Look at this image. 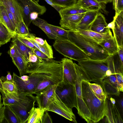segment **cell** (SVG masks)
<instances>
[{"instance_id":"cell-44","label":"cell","mask_w":123,"mask_h":123,"mask_svg":"<svg viewBox=\"0 0 123 123\" xmlns=\"http://www.w3.org/2000/svg\"><path fill=\"white\" fill-rule=\"evenodd\" d=\"M29 56L28 62L34 63L38 61V57L32 51H29Z\"/></svg>"},{"instance_id":"cell-24","label":"cell","mask_w":123,"mask_h":123,"mask_svg":"<svg viewBox=\"0 0 123 123\" xmlns=\"http://www.w3.org/2000/svg\"><path fill=\"white\" fill-rule=\"evenodd\" d=\"M16 47L15 55L12 59L13 62L17 67L19 71L20 77H21L26 74V69L27 62L20 53L16 46Z\"/></svg>"},{"instance_id":"cell-6","label":"cell","mask_w":123,"mask_h":123,"mask_svg":"<svg viewBox=\"0 0 123 123\" xmlns=\"http://www.w3.org/2000/svg\"><path fill=\"white\" fill-rule=\"evenodd\" d=\"M53 46L59 53L69 59L78 62L89 59L83 51L69 40H55Z\"/></svg>"},{"instance_id":"cell-47","label":"cell","mask_w":123,"mask_h":123,"mask_svg":"<svg viewBox=\"0 0 123 123\" xmlns=\"http://www.w3.org/2000/svg\"><path fill=\"white\" fill-rule=\"evenodd\" d=\"M8 74L6 77L2 76L1 79L3 82L5 81H8L13 82L12 78L10 72H7Z\"/></svg>"},{"instance_id":"cell-31","label":"cell","mask_w":123,"mask_h":123,"mask_svg":"<svg viewBox=\"0 0 123 123\" xmlns=\"http://www.w3.org/2000/svg\"><path fill=\"white\" fill-rule=\"evenodd\" d=\"M75 6L84 8H89L92 6L98 8L103 12L106 13V11L104 5L95 0H79L74 5Z\"/></svg>"},{"instance_id":"cell-27","label":"cell","mask_w":123,"mask_h":123,"mask_svg":"<svg viewBox=\"0 0 123 123\" xmlns=\"http://www.w3.org/2000/svg\"><path fill=\"white\" fill-rule=\"evenodd\" d=\"M110 55H114L117 53L118 45L115 38H112L101 41L98 43Z\"/></svg>"},{"instance_id":"cell-10","label":"cell","mask_w":123,"mask_h":123,"mask_svg":"<svg viewBox=\"0 0 123 123\" xmlns=\"http://www.w3.org/2000/svg\"><path fill=\"white\" fill-rule=\"evenodd\" d=\"M36 101V96L33 94H27L25 98L20 103L9 105L18 116L20 123H26L30 111L35 106Z\"/></svg>"},{"instance_id":"cell-3","label":"cell","mask_w":123,"mask_h":123,"mask_svg":"<svg viewBox=\"0 0 123 123\" xmlns=\"http://www.w3.org/2000/svg\"><path fill=\"white\" fill-rule=\"evenodd\" d=\"M83 99L91 115L93 123H97L103 119L107 111V101L99 99L90 86L89 81L83 79L81 82Z\"/></svg>"},{"instance_id":"cell-61","label":"cell","mask_w":123,"mask_h":123,"mask_svg":"<svg viewBox=\"0 0 123 123\" xmlns=\"http://www.w3.org/2000/svg\"><path fill=\"white\" fill-rule=\"evenodd\" d=\"M110 2H111L112 1V0H110Z\"/></svg>"},{"instance_id":"cell-63","label":"cell","mask_w":123,"mask_h":123,"mask_svg":"<svg viewBox=\"0 0 123 123\" xmlns=\"http://www.w3.org/2000/svg\"></svg>"},{"instance_id":"cell-39","label":"cell","mask_w":123,"mask_h":123,"mask_svg":"<svg viewBox=\"0 0 123 123\" xmlns=\"http://www.w3.org/2000/svg\"><path fill=\"white\" fill-rule=\"evenodd\" d=\"M28 28L26 25L23 20H22L17 27L15 34L20 35L27 34L30 33Z\"/></svg>"},{"instance_id":"cell-36","label":"cell","mask_w":123,"mask_h":123,"mask_svg":"<svg viewBox=\"0 0 123 123\" xmlns=\"http://www.w3.org/2000/svg\"><path fill=\"white\" fill-rule=\"evenodd\" d=\"M102 88L107 95H113L118 96L120 92L107 80L104 79L102 82Z\"/></svg>"},{"instance_id":"cell-20","label":"cell","mask_w":123,"mask_h":123,"mask_svg":"<svg viewBox=\"0 0 123 123\" xmlns=\"http://www.w3.org/2000/svg\"><path fill=\"white\" fill-rule=\"evenodd\" d=\"M107 25L104 16L99 12L91 25V31L99 33H106L110 30L107 27Z\"/></svg>"},{"instance_id":"cell-33","label":"cell","mask_w":123,"mask_h":123,"mask_svg":"<svg viewBox=\"0 0 123 123\" xmlns=\"http://www.w3.org/2000/svg\"><path fill=\"white\" fill-rule=\"evenodd\" d=\"M25 38L31 42L38 50L45 54L50 59L53 58V52L52 47L48 43L47 41L44 45H42L38 44L31 39Z\"/></svg>"},{"instance_id":"cell-1","label":"cell","mask_w":123,"mask_h":123,"mask_svg":"<svg viewBox=\"0 0 123 123\" xmlns=\"http://www.w3.org/2000/svg\"><path fill=\"white\" fill-rule=\"evenodd\" d=\"M38 58V61L35 62H28L25 71L26 74L37 73L44 78L39 84L34 92L36 95L47 86L57 85L63 80V67L61 61Z\"/></svg>"},{"instance_id":"cell-43","label":"cell","mask_w":123,"mask_h":123,"mask_svg":"<svg viewBox=\"0 0 123 123\" xmlns=\"http://www.w3.org/2000/svg\"><path fill=\"white\" fill-rule=\"evenodd\" d=\"M32 51L37 56L38 58H40L42 59L47 60L50 59L45 54L38 49H31Z\"/></svg>"},{"instance_id":"cell-62","label":"cell","mask_w":123,"mask_h":123,"mask_svg":"<svg viewBox=\"0 0 123 123\" xmlns=\"http://www.w3.org/2000/svg\"><path fill=\"white\" fill-rule=\"evenodd\" d=\"M2 53H0V56L1 55Z\"/></svg>"},{"instance_id":"cell-60","label":"cell","mask_w":123,"mask_h":123,"mask_svg":"<svg viewBox=\"0 0 123 123\" xmlns=\"http://www.w3.org/2000/svg\"><path fill=\"white\" fill-rule=\"evenodd\" d=\"M2 44H1V43H0V47L2 45Z\"/></svg>"},{"instance_id":"cell-13","label":"cell","mask_w":123,"mask_h":123,"mask_svg":"<svg viewBox=\"0 0 123 123\" xmlns=\"http://www.w3.org/2000/svg\"><path fill=\"white\" fill-rule=\"evenodd\" d=\"M106 60L112 74H123V46H118L117 53L111 55Z\"/></svg>"},{"instance_id":"cell-38","label":"cell","mask_w":123,"mask_h":123,"mask_svg":"<svg viewBox=\"0 0 123 123\" xmlns=\"http://www.w3.org/2000/svg\"><path fill=\"white\" fill-rule=\"evenodd\" d=\"M4 88L5 90L12 94H17L18 91L16 85L12 82L5 81L3 82Z\"/></svg>"},{"instance_id":"cell-29","label":"cell","mask_w":123,"mask_h":123,"mask_svg":"<svg viewBox=\"0 0 123 123\" xmlns=\"http://www.w3.org/2000/svg\"><path fill=\"white\" fill-rule=\"evenodd\" d=\"M12 38V42L15 44L20 53L28 63L29 56V51H32L31 49L20 41L15 34Z\"/></svg>"},{"instance_id":"cell-16","label":"cell","mask_w":123,"mask_h":123,"mask_svg":"<svg viewBox=\"0 0 123 123\" xmlns=\"http://www.w3.org/2000/svg\"><path fill=\"white\" fill-rule=\"evenodd\" d=\"M1 3L8 8L14 17L16 29L21 21L23 20L22 9L16 0H0Z\"/></svg>"},{"instance_id":"cell-35","label":"cell","mask_w":123,"mask_h":123,"mask_svg":"<svg viewBox=\"0 0 123 123\" xmlns=\"http://www.w3.org/2000/svg\"><path fill=\"white\" fill-rule=\"evenodd\" d=\"M49 25L57 37V40H69L68 30L49 24Z\"/></svg>"},{"instance_id":"cell-58","label":"cell","mask_w":123,"mask_h":123,"mask_svg":"<svg viewBox=\"0 0 123 123\" xmlns=\"http://www.w3.org/2000/svg\"><path fill=\"white\" fill-rule=\"evenodd\" d=\"M111 102L113 104H115L116 103V100L115 98L112 97L110 98L108 97Z\"/></svg>"},{"instance_id":"cell-23","label":"cell","mask_w":123,"mask_h":123,"mask_svg":"<svg viewBox=\"0 0 123 123\" xmlns=\"http://www.w3.org/2000/svg\"><path fill=\"white\" fill-rule=\"evenodd\" d=\"M32 24L38 27L46 34L49 39L55 40L57 39V37L52 31L49 24L44 20L38 17L32 21Z\"/></svg>"},{"instance_id":"cell-25","label":"cell","mask_w":123,"mask_h":123,"mask_svg":"<svg viewBox=\"0 0 123 123\" xmlns=\"http://www.w3.org/2000/svg\"><path fill=\"white\" fill-rule=\"evenodd\" d=\"M98 8L92 7L84 8L74 5L68 7L62 8L59 13L60 17H61L64 15L85 13L88 11L97 10Z\"/></svg>"},{"instance_id":"cell-37","label":"cell","mask_w":123,"mask_h":123,"mask_svg":"<svg viewBox=\"0 0 123 123\" xmlns=\"http://www.w3.org/2000/svg\"><path fill=\"white\" fill-rule=\"evenodd\" d=\"M55 5L62 8H67L74 5L76 0H50Z\"/></svg>"},{"instance_id":"cell-8","label":"cell","mask_w":123,"mask_h":123,"mask_svg":"<svg viewBox=\"0 0 123 123\" xmlns=\"http://www.w3.org/2000/svg\"><path fill=\"white\" fill-rule=\"evenodd\" d=\"M29 79L24 81L13 72L12 79L19 92L25 94H33L39 84L44 78L37 73L29 74Z\"/></svg>"},{"instance_id":"cell-53","label":"cell","mask_w":123,"mask_h":123,"mask_svg":"<svg viewBox=\"0 0 123 123\" xmlns=\"http://www.w3.org/2000/svg\"><path fill=\"white\" fill-rule=\"evenodd\" d=\"M38 14L36 12H33L31 13L30 15V18L32 21L36 19L38 17Z\"/></svg>"},{"instance_id":"cell-19","label":"cell","mask_w":123,"mask_h":123,"mask_svg":"<svg viewBox=\"0 0 123 123\" xmlns=\"http://www.w3.org/2000/svg\"><path fill=\"white\" fill-rule=\"evenodd\" d=\"M100 10L98 8L96 10L85 12L77 26L76 31L82 30L91 31V25Z\"/></svg>"},{"instance_id":"cell-17","label":"cell","mask_w":123,"mask_h":123,"mask_svg":"<svg viewBox=\"0 0 123 123\" xmlns=\"http://www.w3.org/2000/svg\"><path fill=\"white\" fill-rule=\"evenodd\" d=\"M85 13L64 15L61 17L59 24L65 29L76 31L77 27Z\"/></svg>"},{"instance_id":"cell-42","label":"cell","mask_w":123,"mask_h":123,"mask_svg":"<svg viewBox=\"0 0 123 123\" xmlns=\"http://www.w3.org/2000/svg\"><path fill=\"white\" fill-rule=\"evenodd\" d=\"M15 34L20 41L28 47L31 49H38L31 42L27 39L18 34Z\"/></svg>"},{"instance_id":"cell-52","label":"cell","mask_w":123,"mask_h":123,"mask_svg":"<svg viewBox=\"0 0 123 123\" xmlns=\"http://www.w3.org/2000/svg\"><path fill=\"white\" fill-rule=\"evenodd\" d=\"M118 14L120 12L123 10V0H118Z\"/></svg>"},{"instance_id":"cell-28","label":"cell","mask_w":123,"mask_h":123,"mask_svg":"<svg viewBox=\"0 0 123 123\" xmlns=\"http://www.w3.org/2000/svg\"><path fill=\"white\" fill-rule=\"evenodd\" d=\"M0 21L12 34H15L16 29L10 19L5 8L0 3Z\"/></svg>"},{"instance_id":"cell-34","label":"cell","mask_w":123,"mask_h":123,"mask_svg":"<svg viewBox=\"0 0 123 123\" xmlns=\"http://www.w3.org/2000/svg\"><path fill=\"white\" fill-rule=\"evenodd\" d=\"M89 84L92 91L99 99L104 101L106 100L107 95L100 85L96 83H91L89 81Z\"/></svg>"},{"instance_id":"cell-14","label":"cell","mask_w":123,"mask_h":123,"mask_svg":"<svg viewBox=\"0 0 123 123\" xmlns=\"http://www.w3.org/2000/svg\"><path fill=\"white\" fill-rule=\"evenodd\" d=\"M63 67V80L65 82L74 85L76 74L74 63L66 58L61 59Z\"/></svg>"},{"instance_id":"cell-56","label":"cell","mask_w":123,"mask_h":123,"mask_svg":"<svg viewBox=\"0 0 123 123\" xmlns=\"http://www.w3.org/2000/svg\"><path fill=\"white\" fill-rule=\"evenodd\" d=\"M100 3L106 4L108 2H110V0H95Z\"/></svg>"},{"instance_id":"cell-9","label":"cell","mask_w":123,"mask_h":123,"mask_svg":"<svg viewBox=\"0 0 123 123\" xmlns=\"http://www.w3.org/2000/svg\"><path fill=\"white\" fill-rule=\"evenodd\" d=\"M21 8L23 13V20L27 27L30 26L32 21L30 15L32 12H36L42 15L46 12L45 6L38 3L39 0H16Z\"/></svg>"},{"instance_id":"cell-41","label":"cell","mask_w":123,"mask_h":123,"mask_svg":"<svg viewBox=\"0 0 123 123\" xmlns=\"http://www.w3.org/2000/svg\"><path fill=\"white\" fill-rule=\"evenodd\" d=\"M116 99L115 104L119 109L121 114L123 116V94H120L118 96H116Z\"/></svg>"},{"instance_id":"cell-55","label":"cell","mask_w":123,"mask_h":123,"mask_svg":"<svg viewBox=\"0 0 123 123\" xmlns=\"http://www.w3.org/2000/svg\"><path fill=\"white\" fill-rule=\"evenodd\" d=\"M0 92L1 93L2 95H4L5 93V90L3 84V82L1 78H0Z\"/></svg>"},{"instance_id":"cell-48","label":"cell","mask_w":123,"mask_h":123,"mask_svg":"<svg viewBox=\"0 0 123 123\" xmlns=\"http://www.w3.org/2000/svg\"><path fill=\"white\" fill-rule=\"evenodd\" d=\"M5 8L6 9L10 19L12 22L14 26L15 27L16 29L15 19L12 14L8 8Z\"/></svg>"},{"instance_id":"cell-40","label":"cell","mask_w":123,"mask_h":123,"mask_svg":"<svg viewBox=\"0 0 123 123\" xmlns=\"http://www.w3.org/2000/svg\"><path fill=\"white\" fill-rule=\"evenodd\" d=\"M13 35L7 34L0 30V43L3 45L9 42Z\"/></svg>"},{"instance_id":"cell-12","label":"cell","mask_w":123,"mask_h":123,"mask_svg":"<svg viewBox=\"0 0 123 123\" xmlns=\"http://www.w3.org/2000/svg\"><path fill=\"white\" fill-rule=\"evenodd\" d=\"M56 85L48 86L37 95L36 97L38 107L47 111L49 106L54 99Z\"/></svg>"},{"instance_id":"cell-11","label":"cell","mask_w":123,"mask_h":123,"mask_svg":"<svg viewBox=\"0 0 123 123\" xmlns=\"http://www.w3.org/2000/svg\"><path fill=\"white\" fill-rule=\"evenodd\" d=\"M47 111L54 112L70 121L77 123L72 110L67 106L56 94L54 99L49 106Z\"/></svg>"},{"instance_id":"cell-51","label":"cell","mask_w":123,"mask_h":123,"mask_svg":"<svg viewBox=\"0 0 123 123\" xmlns=\"http://www.w3.org/2000/svg\"><path fill=\"white\" fill-rule=\"evenodd\" d=\"M118 0H112L113 9L115 11V15L118 14Z\"/></svg>"},{"instance_id":"cell-21","label":"cell","mask_w":123,"mask_h":123,"mask_svg":"<svg viewBox=\"0 0 123 123\" xmlns=\"http://www.w3.org/2000/svg\"><path fill=\"white\" fill-rule=\"evenodd\" d=\"M27 95L19 91L18 93L12 94L5 90V94L2 95L3 103L8 105L18 104L21 102Z\"/></svg>"},{"instance_id":"cell-32","label":"cell","mask_w":123,"mask_h":123,"mask_svg":"<svg viewBox=\"0 0 123 123\" xmlns=\"http://www.w3.org/2000/svg\"><path fill=\"white\" fill-rule=\"evenodd\" d=\"M3 111L4 118L8 123H20V120L10 107L7 105H4Z\"/></svg>"},{"instance_id":"cell-18","label":"cell","mask_w":123,"mask_h":123,"mask_svg":"<svg viewBox=\"0 0 123 123\" xmlns=\"http://www.w3.org/2000/svg\"><path fill=\"white\" fill-rule=\"evenodd\" d=\"M115 27L113 31L118 46H123V10L115 15Z\"/></svg>"},{"instance_id":"cell-30","label":"cell","mask_w":123,"mask_h":123,"mask_svg":"<svg viewBox=\"0 0 123 123\" xmlns=\"http://www.w3.org/2000/svg\"><path fill=\"white\" fill-rule=\"evenodd\" d=\"M105 79L120 92L123 91V74H111L106 77Z\"/></svg>"},{"instance_id":"cell-59","label":"cell","mask_w":123,"mask_h":123,"mask_svg":"<svg viewBox=\"0 0 123 123\" xmlns=\"http://www.w3.org/2000/svg\"><path fill=\"white\" fill-rule=\"evenodd\" d=\"M3 104V103L1 102V96L0 93V105Z\"/></svg>"},{"instance_id":"cell-50","label":"cell","mask_w":123,"mask_h":123,"mask_svg":"<svg viewBox=\"0 0 123 123\" xmlns=\"http://www.w3.org/2000/svg\"><path fill=\"white\" fill-rule=\"evenodd\" d=\"M4 104H3L0 105V123H1L2 122L4 119L3 115L4 108Z\"/></svg>"},{"instance_id":"cell-5","label":"cell","mask_w":123,"mask_h":123,"mask_svg":"<svg viewBox=\"0 0 123 123\" xmlns=\"http://www.w3.org/2000/svg\"><path fill=\"white\" fill-rule=\"evenodd\" d=\"M74 64L76 74L74 86L78 113L87 123H93L91 113L83 99L81 92V82L83 79H86L87 81L86 75L81 67L75 63Z\"/></svg>"},{"instance_id":"cell-45","label":"cell","mask_w":123,"mask_h":123,"mask_svg":"<svg viewBox=\"0 0 123 123\" xmlns=\"http://www.w3.org/2000/svg\"><path fill=\"white\" fill-rule=\"evenodd\" d=\"M43 117L42 123H52V120L47 111H46Z\"/></svg>"},{"instance_id":"cell-22","label":"cell","mask_w":123,"mask_h":123,"mask_svg":"<svg viewBox=\"0 0 123 123\" xmlns=\"http://www.w3.org/2000/svg\"><path fill=\"white\" fill-rule=\"evenodd\" d=\"M80 33L91 38L98 43L101 41L113 37L110 30L105 33H99L91 31L82 30L78 31Z\"/></svg>"},{"instance_id":"cell-15","label":"cell","mask_w":123,"mask_h":123,"mask_svg":"<svg viewBox=\"0 0 123 123\" xmlns=\"http://www.w3.org/2000/svg\"><path fill=\"white\" fill-rule=\"evenodd\" d=\"M106 100L107 111L105 116L106 122L109 123H123V116L117 106L111 102L107 95Z\"/></svg>"},{"instance_id":"cell-46","label":"cell","mask_w":123,"mask_h":123,"mask_svg":"<svg viewBox=\"0 0 123 123\" xmlns=\"http://www.w3.org/2000/svg\"><path fill=\"white\" fill-rule=\"evenodd\" d=\"M16 47L14 44L12 43L10 46L9 50L8 52L10 56L12 58L14 57L16 52Z\"/></svg>"},{"instance_id":"cell-26","label":"cell","mask_w":123,"mask_h":123,"mask_svg":"<svg viewBox=\"0 0 123 123\" xmlns=\"http://www.w3.org/2000/svg\"><path fill=\"white\" fill-rule=\"evenodd\" d=\"M46 111L39 107L34 106L31 109L27 120V123H42L43 115Z\"/></svg>"},{"instance_id":"cell-2","label":"cell","mask_w":123,"mask_h":123,"mask_svg":"<svg viewBox=\"0 0 123 123\" xmlns=\"http://www.w3.org/2000/svg\"><path fill=\"white\" fill-rule=\"evenodd\" d=\"M68 30L69 40L83 51L91 60H106L111 55L98 43L77 31Z\"/></svg>"},{"instance_id":"cell-57","label":"cell","mask_w":123,"mask_h":123,"mask_svg":"<svg viewBox=\"0 0 123 123\" xmlns=\"http://www.w3.org/2000/svg\"><path fill=\"white\" fill-rule=\"evenodd\" d=\"M20 77L23 80L25 81L29 79V76L24 75Z\"/></svg>"},{"instance_id":"cell-4","label":"cell","mask_w":123,"mask_h":123,"mask_svg":"<svg viewBox=\"0 0 123 123\" xmlns=\"http://www.w3.org/2000/svg\"><path fill=\"white\" fill-rule=\"evenodd\" d=\"M78 62L86 74L87 81L94 82L102 88L103 80L106 77L112 74L106 60L97 61L88 59Z\"/></svg>"},{"instance_id":"cell-54","label":"cell","mask_w":123,"mask_h":123,"mask_svg":"<svg viewBox=\"0 0 123 123\" xmlns=\"http://www.w3.org/2000/svg\"><path fill=\"white\" fill-rule=\"evenodd\" d=\"M115 19L113 18V20L111 23L107 24V27L112 29V31L114 30L115 27Z\"/></svg>"},{"instance_id":"cell-7","label":"cell","mask_w":123,"mask_h":123,"mask_svg":"<svg viewBox=\"0 0 123 123\" xmlns=\"http://www.w3.org/2000/svg\"><path fill=\"white\" fill-rule=\"evenodd\" d=\"M55 92L61 101L71 110L77 108V100L74 85L62 80L56 85Z\"/></svg>"},{"instance_id":"cell-49","label":"cell","mask_w":123,"mask_h":123,"mask_svg":"<svg viewBox=\"0 0 123 123\" xmlns=\"http://www.w3.org/2000/svg\"><path fill=\"white\" fill-rule=\"evenodd\" d=\"M49 5L53 7L59 13L60 10L62 8L61 7L55 5L50 0H44Z\"/></svg>"}]
</instances>
